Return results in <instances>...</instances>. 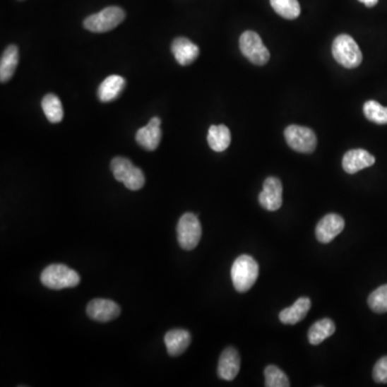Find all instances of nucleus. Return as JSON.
Masks as SVG:
<instances>
[{
    "label": "nucleus",
    "mask_w": 387,
    "mask_h": 387,
    "mask_svg": "<svg viewBox=\"0 0 387 387\" xmlns=\"http://www.w3.org/2000/svg\"><path fill=\"white\" fill-rule=\"evenodd\" d=\"M232 281L234 290L239 293H246L256 283L259 275V266L250 255H241L232 263Z\"/></svg>",
    "instance_id": "f257e3e1"
},
{
    "label": "nucleus",
    "mask_w": 387,
    "mask_h": 387,
    "mask_svg": "<svg viewBox=\"0 0 387 387\" xmlns=\"http://www.w3.org/2000/svg\"><path fill=\"white\" fill-rule=\"evenodd\" d=\"M41 283L50 290H61L64 288L76 287L80 283L77 271L61 263L47 266L40 275Z\"/></svg>",
    "instance_id": "f03ea898"
},
{
    "label": "nucleus",
    "mask_w": 387,
    "mask_h": 387,
    "mask_svg": "<svg viewBox=\"0 0 387 387\" xmlns=\"http://www.w3.org/2000/svg\"><path fill=\"white\" fill-rule=\"evenodd\" d=\"M115 180L122 182L131 191H139L144 186L145 178L141 169L136 167L129 158H113L110 165Z\"/></svg>",
    "instance_id": "7ed1b4c3"
},
{
    "label": "nucleus",
    "mask_w": 387,
    "mask_h": 387,
    "mask_svg": "<svg viewBox=\"0 0 387 387\" xmlns=\"http://www.w3.org/2000/svg\"><path fill=\"white\" fill-rule=\"evenodd\" d=\"M331 52L338 64L349 69L358 67L362 64V51L356 41L349 35L338 36L333 41Z\"/></svg>",
    "instance_id": "20e7f679"
},
{
    "label": "nucleus",
    "mask_w": 387,
    "mask_h": 387,
    "mask_svg": "<svg viewBox=\"0 0 387 387\" xmlns=\"http://www.w3.org/2000/svg\"><path fill=\"white\" fill-rule=\"evenodd\" d=\"M124 10L119 7L105 8L98 13L88 16L84 20L83 25L88 32L102 34V32H110L125 20Z\"/></svg>",
    "instance_id": "39448f33"
},
{
    "label": "nucleus",
    "mask_w": 387,
    "mask_h": 387,
    "mask_svg": "<svg viewBox=\"0 0 387 387\" xmlns=\"http://www.w3.org/2000/svg\"><path fill=\"white\" fill-rule=\"evenodd\" d=\"M179 244L183 250L191 251L198 246L203 234L201 222L194 213H185L179 220L178 227Z\"/></svg>",
    "instance_id": "423d86ee"
},
{
    "label": "nucleus",
    "mask_w": 387,
    "mask_h": 387,
    "mask_svg": "<svg viewBox=\"0 0 387 387\" xmlns=\"http://www.w3.org/2000/svg\"><path fill=\"white\" fill-rule=\"evenodd\" d=\"M239 47L244 56H246L254 65H265L270 59V53L263 45L261 37L252 30H246L241 35Z\"/></svg>",
    "instance_id": "0eeeda50"
},
{
    "label": "nucleus",
    "mask_w": 387,
    "mask_h": 387,
    "mask_svg": "<svg viewBox=\"0 0 387 387\" xmlns=\"http://www.w3.org/2000/svg\"><path fill=\"white\" fill-rule=\"evenodd\" d=\"M284 137L290 148L298 153H312L318 144L316 133L312 129L298 125H290L284 131Z\"/></svg>",
    "instance_id": "6e6552de"
},
{
    "label": "nucleus",
    "mask_w": 387,
    "mask_h": 387,
    "mask_svg": "<svg viewBox=\"0 0 387 387\" xmlns=\"http://www.w3.org/2000/svg\"><path fill=\"white\" fill-rule=\"evenodd\" d=\"M282 187L281 181L275 177H269L266 179L263 185V191L259 194L258 201L261 207L267 211H277L282 207Z\"/></svg>",
    "instance_id": "1a4fd4ad"
},
{
    "label": "nucleus",
    "mask_w": 387,
    "mask_h": 387,
    "mask_svg": "<svg viewBox=\"0 0 387 387\" xmlns=\"http://www.w3.org/2000/svg\"><path fill=\"white\" fill-rule=\"evenodd\" d=\"M88 318L97 322L107 323L119 318L121 309L117 302L112 300L97 298L93 299L86 308Z\"/></svg>",
    "instance_id": "9d476101"
},
{
    "label": "nucleus",
    "mask_w": 387,
    "mask_h": 387,
    "mask_svg": "<svg viewBox=\"0 0 387 387\" xmlns=\"http://www.w3.org/2000/svg\"><path fill=\"white\" fill-rule=\"evenodd\" d=\"M345 220L338 214H327L318 222L316 237L322 244H329L345 230Z\"/></svg>",
    "instance_id": "9b49d317"
},
{
    "label": "nucleus",
    "mask_w": 387,
    "mask_h": 387,
    "mask_svg": "<svg viewBox=\"0 0 387 387\" xmlns=\"http://www.w3.org/2000/svg\"><path fill=\"white\" fill-rule=\"evenodd\" d=\"M160 117H155L151 119L147 126L142 127L136 133V141L140 147L147 151H155L162 139V131H160Z\"/></svg>",
    "instance_id": "f8f14e48"
},
{
    "label": "nucleus",
    "mask_w": 387,
    "mask_h": 387,
    "mask_svg": "<svg viewBox=\"0 0 387 387\" xmlns=\"http://www.w3.org/2000/svg\"><path fill=\"white\" fill-rule=\"evenodd\" d=\"M376 162L374 155L362 149L351 150L343 156V166L347 174H354Z\"/></svg>",
    "instance_id": "ddd939ff"
},
{
    "label": "nucleus",
    "mask_w": 387,
    "mask_h": 387,
    "mask_svg": "<svg viewBox=\"0 0 387 387\" xmlns=\"http://www.w3.org/2000/svg\"><path fill=\"white\" fill-rule=\"evenodd\" d=\"M172 52L181 66H189L199 56V47L185 37H179L172 43Z\"/></svg>",
    "instance_id": "4468645a"
},
{
    "label": "nucleus",
    "mask_w": 387,
    "mask_h": 387,
    "mask_svg": "<svg viewBox=\"0 0 387 387\" xmlns=\"http://www.w3.org/2000/svg\"><path fill=\"white\" fill-rule=\"evenodd\" d=\"M240 370V355L234 347H227L221 354L218 374L222 380L232 381Z\"/></svg>",
    "instance_id": "2eb2a0df"
},
{
    "label": "nucleus",
    "mask_w": 387,
    "mask_h": 387,
    "mask_svg": "<svg viewBox=\"0 0 387 387\" xmlns=\"http://www.w3.org/2000/svg\"><path fill=\"white\" fill-rule=\"evenodd\" d=\"M191 335L185 329H172L165 335V345L170 356H179L191 345Z\"/></svg>",
    "instance_id": "dca6fc26"
},
{
    "label": "nucleus",
    "mask_w": 387,
    "mask_h": 387,
    "mask_svg": "<svg viewBox=\"0 0 387 387\" xmlns=\"http://www.w3.org/2000/svg\"><path fill=\"white\" fill-rule=\"evenodd\" d=\"M126 81L121 76H110L106 78L98 88V100L102 102H110L119 98L124 90Z\"/></svg>",
    "instance_id": "f3484780"
},
{
    "label": "nucleus",
    "mask_w": 387,
    "mask_h": 387,
    "mask_svg": "<svg viewBox=\"0 0 387 387\" xmlns=\"http://www.w3.org/2000/svg\"><path fill=\"white\" fill-rule=\"evenodd\" d=\"M311 300L308 297H302L296 300L295 304L290 308L284 309L279 314L280 321L283 324L295 325L304 320L310 310Z\"/></svg>",
    "instance_id": "a211bd4d"
},
{
    "label": "nucleus",
    "mask_w": 387,
    "mask_h": 387,
    "mask_svg": "<svg viewBox=\"0 0 387 387\" xmlns=\"http://www.w3.org/2000/svg\"><path fill=\"white\" fill-rule=\"evenodd\" d=\"M232 135L225 125H212L208 133V143L214 152H224L230 145Z\"/></svg>",
    "instance_id": "6ab92c4d"
},
{
    "label": "nucleus",
    "mask_w": 387,
    "mask_h": 387,
    "mask_svg": "<svg viewBox=\"0 0 387 387\" xmlns=\"http://www.w3.org/2000/svg\"><path fill=\"white\" fill-rule=\"evenodd\" d=\"M18 64V47L14 44L9 45L1 55V61H0V81L1 83H6L13 77Z\"/></svg>",
    "instance_id": "aec40b11"
},
{
    "label": "nucleus",
    "mask_w": 387,
    "mask_h": 387,
    "mask_svg": "<svg viewBox=\"0 0 387 387\" xmlns=\"http://www.w3.org/2000/svg\"><path fill=\"white\" fill-rule=\"evenodd\" d=\"M335 331V323L331 318H323V320L318 321L309 329V343L312 345H320L323 341L326 340L327 338L333 335Z\"/></svg>",
    "instance_id": "412c9836"
},
{
    "label": "nucleus",
    "mask_w": 387,
    "mask_h": 387,
    "mask_svg": "<svg viewBox=\"0 0 387 387\" xmlns=\"http://www.w3.org/2000/svg\"><path fill=\"white\" fill-rule=\"evenodd\" d=\"M41 107H42L45 117H47L51 123H53V124L59 123L61 119H63V105H61V102L56 95H45V96L43 97L42 102H41Z\"/></svg>",
    "instance_id": "4be33fe9"
},
{
    "label": "nucleus",
    "mask_w": 387,
    "mask_h": 387,
    "mask_svg": "<svg viewBox=\"0 0 387 387\" xmlns=\"http://www.w3.org/2000/svg\"><path fill=\"white\" fill-rule=\"evenodd\" d=\"M270 5L280 16L286 20H295L300 16L298 0H270Z\"/></svg>",
    "instance_id": "5701e85b"
},
{
    "label": "nucleus",
    "mask_w": 387,
    "mask_h": 387,
    "mask_svg": "<svg viewBox=\"0 0 387 387\" xmlns=\"http://www.w3.org/2000/svg\"><path fill=\"white\" fill-rule=\"evenodd\" d=\"M364 114L370 122L376 124H387V108L376 100H369L364 105Z\"/></svg>",
    "instance_id": "b1692460"
},
{
    "label": "nucleus",
    "mask_w": 387,
    "mask_h": 387,
    "mask_svg": "<svg viewBox=\"0 0 387 387\" xmlns=\"http://www.w3.org/2000/svg\"><path fill=\"white\" fill-rule=\"evenodd\" d=\"M265 386L288 387L290 386V383L287 376L280 368L269 365L265 369Z\"/></svg>",
    "instance_id": "393cba45"
},
{
    "label": "nucleus",
    "mask_w": 387,
    "mask_h": 387,
    "mask_svg": "<svg viewBox=\"0 0 387 387\" xmlns=\"http://www.w3.org/2000/svg\"><path fill=\"white\" fill-rule=\"evenodd\" d=\"M368 306L376 313L387 312V284L374 290L368 297Z\"/></svg>",
    "instance_id": "a878e982"
},
{
    "label": "nucleus",
    "mask_w": 387,
    "mask_h": 387,
    "mask_svg": "<svg viewBox=\"0 0 387 387\" xmlns=\"http://www.w3.org/2000/svg\"><path fill=\"white\" fill-rule=\"evenodd\" d=\"M374 380L376 383H381V384H386L387 383V356L381 358L376 362L374 365Z\"/></svg>",
    "instance_id": "bb28decb"
},
{
    "label": "nucleus",
    "mask_w": 387,
    "mask_h": 387,
    "mask_svg": "<svg viewBox=\"0 0 387 387\" xmlns=\"http://www.w3.org/2000/svg\"><path fill=\"white\" fill-rule=\"evenodd\" d=\"M360 3L364 4L366 7L372 8L378 4L379 0H358Z\"/></svg>",
    "instance_id": "cd10ccee"
}]
</instances>
